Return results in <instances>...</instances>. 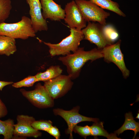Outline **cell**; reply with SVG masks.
I'll return each instance as SVG.
<instances>
[{
    "label": "cell",
    "instance_id": "1",
    "mask_svg": "<svg viewBox=\"0 0 139 139\" xmlns=\"http://www.w3.org/2000/svg\"><path fill=\"white\" fill-rule=\"evenodd\" d=\"M103 58L101 49L96 48L88 51L84 50L83 48L79 47L74 53L63 56L58 59L66 66L68 75L72 80L77 78L81 68L89 60L92 62Z\"/></svg>",
    "mask_w": 139,
    "mask_h": 139
},
{
    "label": "cell",
    "instance_id": "2",
    "mask_svg": "<svg viewBox=\"0 0 139 139\" xmlns=\"http://www.w3.org/2000/svg\"><path fill=\"white\" fill-rule=\"evenodd\" d=\"M70 33L60 42L53 44L44 42V44L49 48V52L51 56L62 55L65 56L74 53L77 50L80 42L84 39V36L82 30L75 28H70Z\"/></svg>",
    "mask_w": 139,
    "mask_h": 139
},
{
    "label": "cell",
    "instance_id": "3",
    "mask_svg": "<svg viewBox=\"0 0 139 139\" xmlns=\"http://www.w3.org/2000/svg\"><path fill=\"white\" fill-rule=\"evenodd\" d=\"M35 32L30 18L23 16L20 21L13 23L3 22L0 24V35L14 39L25 40L35 36Z\"/></svg>",
    "mask_w": 139,
    "mask_h": 139
},
{
    "label": "cell",
    "instance_id": "4",
    "mask_svg": "<svg viewBox=\"0 0 139 139\" xmlns=\"http://www.w3.org/2000/svg\"><path fill=\"white\" fill-rule=\"evenodd\" d=\"M75 1L86 22H97L102 25L106 24V19L110 15L109 12L90 0H75Z\"/></svg>",
    "mask_w": 139,
    "mask_h": 139
},
{
    "label": "cell",
    "instance_id": "5",
    "mask_svg": "<svg viewBox=\"0 0 139 139\" xmlns=\"http://www.w3.org/2000/svg\"><path fill=\"white\" fill-rule=\"evenodd\" d=\"M121 42L119 40L115 44L108 45L101 49L104 61L115 64L121 72L124 78L126 79L129 76L130 71L126 66L120 49Z\"/></svg>",
    "mask_w": 139,
    "mask_h": 139
},
{
    "label": "cell",
    "instance_id": "6",
    "mask_svg": "<svg viewBox=\"0 0 139 139\" xmlns=\"http://www.w3.org/2000/svg\"><path fill=\"white\" fill-rule=\"evenodd\" d=\"M20 91L24 97L38 107H51L54 105V99L44 86L40 83L37 84L33 90L27 91L24 89H21Z\"/></svg>",
    "mask_w": 139,
    "mask_h": 139
},
{
    "label": "cell",
    "instance_id": "7",
    "mask_svg": "<svg viewBox=\"0 0 139 139\" xmlns=\"http://www.w3.org/2000/svg\"><path fill=\"white\" fill-rule=\"evenodd\" d=\"M72 80L68 75L61 74L44 82V86L51 97L56 99L63 96L71 90L73 84Z\"/></svg>",
    "mask_w": 139,
    "mask_h": 139
},
{
    "label": "cell",
    "instance_id": "8",
    "mask_svg": "<svg viewBox=\"0 0 139 139\" xmlns=\"http://www.w3.org/2000/svg\"><path fill=\"white\" fill-rule=\"evenodd\" d=\"M80 107L77 106L70 110L67 111L57 108L53 110L55 115L62 117L66 121L68 126L66 133L70 135V138L73 139L72 132L74 127L78 123L83 121H89L97 122L98 118H90L81 115L79 113Z\"/></svg>",
    "mask_w": 139,
    "mask_h": 139
},
{
    "label": "cell",
    "instance_id": "9",
    "mask_svg": "<svg viewBox=\"0 0 139 139\" xmlns=\"http://www.w3.org/2000/svg\"><path fill=\"white\" fill-rule=\"evenodd\" d=\"M102 25L93 22H88L86 27L82 30L84 36L83 39L94 44L98 48L101 49L109 44L102 30Z\"/></svg>",
    "mask_w": 139,
    "mask_h": 139
},
{
    "label": "cell",
    "instance_id": "10",
    "mask_svg": "<svg viewBox=\"0 0 139 139\" xmlns=\"http://www.w3.org/2000/svg\"><path fill=\"white\" fill-rule=\"evenodd\" d=\"M17 124L14 125L13 135L15 136L37 138L41 136V133L31 126L32 124L35 120L33 117L19 115L17 117Z\"/></svg>",
    "mask_w": 139,
    "mask_h": 139
},
{
    "label": "cell",
    "instance_id": "11",
    "mask_svg": "<svg viewBox=\"0 0 139 139\" xmlns=\"http://www.w3.org/2000/svg\"><path fill=\"white\" fill-rule=\"evenodd\" d=\"M65 22L70 28L82 30L86 26L83 18L75 1H72L65 5L64 9Z\"/></svg>",
    "mask_w": 139,
    "mask_h": 139
},
{
    "label": "cell",
    "instance_id": "12",
    "mask_svg": "<svg viewBox=\"0 0 139 139\" xmlns=\"http://www.w3.org/2000/svg\"><path fill=\"white\" fill-rule=\"evenodd\" d=\"M29 7V13L33 27L36 33L38 31H47V23L43 18L40 0H26Z\"/></svg>",
    "mask_w": 139,
    "mask_h": 139
},
{
    "label": "cell",
    "instance_id": "13",
    "mask_svg": "<svg viewBox=\"0 0 139 139\" xmlns=\"http://www.w3.org/2000/svg\"><path fill=\"white\" fill-rule=\"evenodd\" d=\"M40 0L42 9V15L44 19H49L55 21L64 20L65 12L60 5L53 0Z\"/></svg>",
    "mask_w": 139,
    "mask_h": 139
},
{
    "label": "cell",
    "instance_id": "14",
    "mask_svg": "<svg viewBox=\"0 0 139 139\" xmlns=\"http://www.w3.org/2000/svg\"><path fill=\"white\" fill-rule=\"evenodd\" d=\"M17 50L15 39L3 35H0V55L9 56Z\"/></svg>",
    "mask_w": 139,
    "mask_h": 139
},
{
    "label": "cell",
    "instance_id": "15",
    "mask_svg": "<svg viewBox=\"0 0 139 139\" xmlns=\"http://www.w3.org/2000/svg\"><path fill=\"white\" fill-rule=\"evenodd\" d=\"M125 122L118 130L114 132V133L119 135L124 131L127 130H131L134 132V135L133 139L135 138L136 135L139 131V123L136 122L134 119L132 113L129 112L125 114Z\"/></svg>",
    "mask_w": 139,
    "mask_h": 139
},
{
    "label": "cell",
    "instance_id": "16",
    "mask_svg": "<svg viewBox=\"0 0 139 139\" xmlns=\"http://www.w3.org/2000/svg\"><path fill=\"white\" fill-rule=\"evenodd\" d=\"M63 70L59 65L51 66L43 72H39L35 76L38 81L44 82L53 79L62 74Z\"/></svg>",
    "mask_w": 139,
    "mask_h": 139
},
{
    "label": "cell",
    "instance_id": "17",
    "mask_svg": "<svg viewBox=\"0 0 139 139\" xmlns=\"http://www.w3.org/2000/svg\"><path fill=\"white\" fill-rule=\"evenodd\" d=\"M102 9L107 10L119 16L125 17V14L120 10L118 3L111 0H90Z\"/></svg>",
    "mask_w": 139,
    "mask_h": 139
},
{
    "label": "cell",
    "instance_id": "18",
    "mask_svg": "<svg viewBox=\"0 0 139 139\" xmlns=\"http://www.w3.org/2000/svg\"><path fill=\"white\" fill-rule=\"evenodd\" d=\"M91 136H93L94 138H97L98 136H103L107 139H119L117 136L116 134H109L103 128V122L98 121L94 122L91 126H90Z\"/></svg>",
    "mask_w": 139,
    "mask_h": 139
},
{
    "label": "cell",
    "instance_id": "19",
    "mask_svg": "<svg viewBox=\"0 0 139 139\" xmlns=\"http://www.w3.org/2000/svg\"><path fill=\"white\" fill-rule=\"evenodd\" d=\"M13 120L9 119L4 121L0 120V135L4 136V139H10L13 137L14 127Z\"/></svg>",
    "mask_w": 139,
    "mask_h": 139
},
{
    "label": "cell",
    "instance_id": "20",
    "mask_svg": "<svg viewBox=\"0 0 139 139\" xmlns=\"http://www.w3.org/2000/svg\"><path fill=\"white\" fill-rule=\"evenodd\" d=\"M12 8L11 0H0V24L8 18Z\"/></svg>",
    "mask_w": 139,
    "mask_h": 139
},
{
    "label": "cell",
    "instance_id": "21",
    "mask_svg": "<svg viewBox=\"0 0 139 139\" xmlns=\"http://www.w3.org/2000/svg\"><path fill=\"white\" fill-rule=\"evenodd\" d=\"M102 30L109 44H113L119 38V34L117 31L111 25H103Z\"/></svg>",
    "mask_w": 139,
    "mask_h": 139
},
{
    "label": "cell",
    "instance_id": "22",
    "mask_svg": "<svg viewBox=\"0 0 139 139\" xmlns=\"http://www.w3.org/2000/svg\"><path fill=\"white\" fill-rule=\"evenodd\" d=\"M37 82V80L35 75L29 76L19 82L13 83L12 86L16 88L29 87L32 86Z\"/></svg>",
    "mask_w": 139,
    "mask_h": 139
},
{
    "label": "cell",
    "instance_id": "23",
    "mask_svg": "<svg viewBox=\"0 0 139 139\" xmlns=\"http://www.w3.org/2000/svg\"><path fill=\"white\" fill-rule=\"evenodd\" d=\"M31 126L37 130H42L47 132L52 126V123L50 120H35L32 124Z\"/></svg>",
    "mask_w": 139,
    "mask_h": 139
},
{
    "label": "cell",
    "instance_id": "24",
    "mask_svg": "<svg viewBox=\"0 0 139 139\" xmlns=\"http://www.w3.org/2000/svg\"><path fill=\"white\" fill-rule=\"evenodd\" d=\"M73 131L85 139L87 136L91 135L90 126L87 125L83 127L76 125L73 128Z\"/></svg>",
    "mask_w": 139,
    "mask_h": 139
},
{
    "label": "cell",
    "instance_id": "25",
    "mask_svg": "<svg viewBox=\"0 0 139 139\" xmlns=\"http://www.w3.org/2000/svg\"><path fill=\"white\" fill-rule=\"evenodd\" d=\"M49 134L54 136L56 139L60 138V133L58 129L56 127L52 126L47 132Z\"/></svg>",
    "mask_w": 139,
    "mask_h": 139
},
{
    "label": "cell",
    "instance_id": "26",
    "mask_svg": "<svg viewBox=\"0 0 139 139\" xmlns=\"http://www.w3.org/2000/svg\"><path fill=\"white\" fill-rule=\"evenodd\" d=\"M7 114V108L5 105L0 99V118L4 117Z\"/></svg>",
    "mask_w": 139,
    "mask_h": 139
},
{
    "label": "cell",
    "instance_id": "27",
    "mask_svg": "<svg viewBox=\"0 0 139 139\" xmlns=\"http://www.w3.org/2000/svg\"><path fill=\"white\" fill-rule=\"evenodd\" d=\"M12 82H6L0 81V90L2 91L3 88L6 85L13 84Z\"/></svg>",
    "mask_w": 139,
    "mask_h": 139
},
{
    "label": "cell",
    "instance_id": "28",
    "mask_svg": "<svg viewBox=\"0 0 139 139\" xmlns=\"http://www.w3.org/2000/svg\"><path fill=\"white\" fill-rule=\"evenodd\" d=\"M135 118H137L139 119V113H138L137 114V115L136 117Z\"/></svg>",
    "mask_w": 139,
    "mask_h": 139
}]
</instances>
